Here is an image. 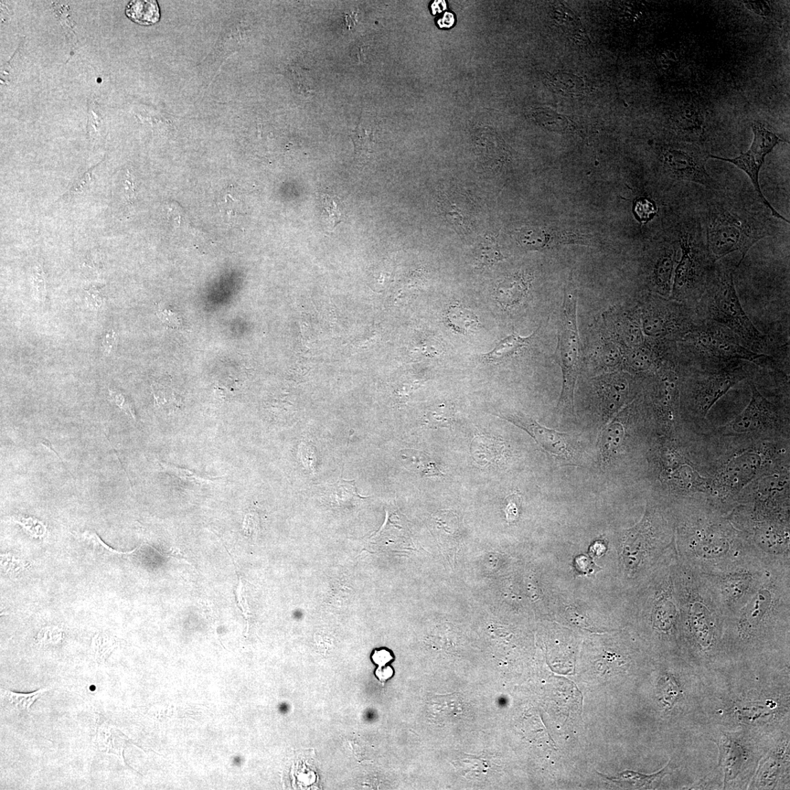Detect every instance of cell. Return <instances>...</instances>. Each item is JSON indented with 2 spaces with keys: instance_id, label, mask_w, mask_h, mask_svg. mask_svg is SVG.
I'll list each match as a JSON object with an SVG mask.
<instances>
[{
  "instance_id": "cell-43",
  "label": "cell",
  "mask_w": 790,
  "mask_h": 790,
  "mask_svg": "<svg viewBox=\"0 0 790 790\" xmlns=\"http://www.w3.org/2000/svg\"><path fill=\"white\" fill-rule=\"evenodd\" d=\"M432 12L433 14H441L446 9V3L445 1H435L431 5Z\"/></svg>"
},
{
  "instance_id": "cell-42",
  "label": "cell",
  "mask_w": 790,
  "mask_h": 790,
  "mask_svg": "<svg viewBox=\"0 0 790 790\" xmlns=\"http://www.w3.org/2000/svg\"><path fill=\"white\" fill-rule=\"evenodd\" d=\"M455 21L454 14L450 12H446L443 16L437 19V25H439L441 28H450L454 25Z\"/></svg>"
},
{
  "instance_id": "cell-27",
  "label": "cell",
  "mask_w": 790,
  "mask_h": 790,
  "mask_svg": "<svg viewBox=\"0 0 790 790\" xmlns=\"http://www.w3.org/2000/svg\"><path fill=\"white\" fill-rule=\"evenodd\" d=\"M164 469L170 473L174 474L181 480H185L186 482L194 483L199 485H204L212 483L211 479L205 476H202L199 474L191 471L188 468H179L175 466H170L165 463H162Z\"/></svg>"
},
{
  "instance_id": "cell-9",
  "label": "cell",
  "mask_w": 790,
  "mask_h": 790,
  "mask_svg": "<svg viewBox=\"0 0 790 790\" xmlns=\"http://www.w3.org/2000/svg\"><path fill=\"white\" fill-rule=\"evenodd\" d=\"M674 548L676 542L658 541L652 523L648 513H646L639 524L624 533L622 540V559L627 573L629 575H635L644 567L645 562L651 556L664 553Z\"/></svg>"
},
{
  "instance_id": "cell-17",
  "label": "cell",
  "mask_w": 790,
  "mask_h": 790,
  "mask_svg": "<svg viewBox=\"0 0 790 790\" xmlns=\"http://www.w3.org/2000/svg\"><path fill=\"white\" fill-rule=\"evenodd\" d=\"M535 336V333L528 337H522L514 332L498 341L495 348L489 353L483 355L482 359L487 363H496L509 359L528 346Z\"/></svg>"
},
{
  "instance_id": "cell-14",
  "label": "cell",
  "mask_w": 790,
  "mask_h": 790,
  "mask_svg": "<svg viewBox=\"0 0 790 790\" xmlns=\"http://www.w3.org/2000/svg\"><path fill=\"white\" fill-rule=\"evenodd\" d=\"M528 282L524 277H510L498 283L494 292L495 300L505 309L520 304L526 296Z\"/></svg>"
},
{
  "instance_id": "cell-16",
  "label": "cell",
  "mask_w": 790,
  "mask_h": 790,
  "mask_svg": "<svg viewBox=\"0 0 790 790\" xmlns=\"http://www.w3.org/2000/svg\"><path fill=\"white\" fill-rule=\"evenodd\" d=\"M445 321L454 332L463 335L474 333L481 327L477 316L472 309L461 304H454L448 307Z\"/></svg>"
},
{
  "instance_id": "cell-30",
  "label": "cell",
  "mask_w": 790,
  "mask_h": 790,
  "mask_svg": "<svg viewBox=\"0 0 790 790\" xmlns=\"http://www.w3.org/2000/svg\"><path fill=\"white\" fill-rule=\"evenodd\" d=\"M110 397L112 402H114L116 405H118V407L127 415L131 416L133 419L136 420L133 403L131 398L128 397L125 393L120 390L110 389Z\"/></svg>"
},
{
  "instance_id": "cell-12",
  "label": "cell",
  "mask_w": 790,
  "mask_h": 790,
  "mask_svg": "<svg viewBox=\"0 0 790 790\" xmlns=\"http://www.w3.org/2000/svg\"><path fill=\"white\" fill-rule=\"evenodd\" d=\"M752 399L747 408L733 422L732 426L736 432L743 433L757 430L760 426H765L774 422L776 418L774 405L767 401L750 383Z\"/></svg>"
},
{
  "instance_id": "cell-22",
  "label": "cell",
  "mask_w": 790,
  "mask_h": 790,
  "mask_svg": "<svg viewBox=\"0 0 790 790\" xmlns=\"http://www.w3.org/2000/svg\"><path fill=\"white\" fill-rule=\"evenodd\" d=\"M426 423L431 428H450L455 418L451 404L441 403L430 409L425 416Z\"/></svg>"
},
{
  "instance_id": "cell-19",
  "label": "cell",
  "mask_w": 790,
  "mask_h": 790,
  "mask_svg": "<svg viewBox=\"0 0 790 790\" xmlns=\"http://www.w3.org/2000/svg\"><path fill=\"white\" fill-rule=\"evenodd\" d=\"M403 465L411 471L421 474L422 476H436L444 475L431 458L423 452L418 450H404L400 453Z\"/></svg>"
},
{
  "instance_id": "cell-5",
  "label": "cell",
  "mask_w": 790,
  "mask_h": 790,
  "mask_svg": "<svg viewBox=\"0 0 790 790\" xmlns=\"http://www.w3.org/2000/svg\"><path fill=\"white\" fill-rule=\"evenodd\" d=\"M681 257L675 270L670 298L695 308L706 292L716 268L706 249L693 240L692 234H680L678 239Z\"/></svg>"
},
{
  "instance_id": "cell-36",
  "label": "cell",
  "mask_w": 790,
  "mask_h": 790,
  "mask_svg": "<svg viewBox=\"0 0 790 790\" xmlns=\"http://www.w3.org/2000/svg\"><path fill=\"white\" fill-rule=\"evenodd\" d=\"M743 4L751 12L759 16H767L771 13L770 5L767 2L745 1Z\"/></svg>"
},
{
  "instance_id": "cell-25",
  "label": "cell",
  "mask_w": 790,
  "mask_h": 790,
  "mask_svg": "<svg viewBox=\"0 0 790 790\" xmlns=\"http://www.w3.org/2000/svg\"><path fill=\"white\" fill-rule=\"evenodd\" d=\"M350 136L354 142L356 154L363 155L370 152L372 138L371 134L363 126L362 122H360L355 130L351 132Z\"/></svg>"
},
{
  "instance_id": "cell-15",
  "label": "cell",
  "mask_w": 790,
  "mask_h": 790,
  "mask_svg": "<svg viewBox=\"0 0 790 790\" xmlns=\"http://www.w3.org/2000/svg\"><path fill=\"white\" fill-rule=\"evenodd\" d=\"M502 442L484 435H476L470 446L474 461L481 466L497 463L504 450Z\"/></svg>"
},
{
  "instance_id": "cell-18",
  "label": "cell",
  "mask_w": 790,
  "mask_h": 790,
  "mask_svg": "<svg viewBox=\"0 0 790 790\" xmlns=\"http://www.w3.org/2000/svg\"><path fill=\"white\" fill-rule=\"evenodd\" d=\"M125 14L133 23L144 26L155 25L161 18L157 2L152 0L131 2L126 8Z\"/></svg>"
},
{
  "instance_id": "cell-26",
  "label": "cell",
  "mask_w": 790,
  "mask_h": 790,
  "mask_svg": "<svg viewBox=\"0 0 790 790\" xmlns=\"http://www.w3.org/2000/svg\"><path fill=\"white\" fill-rule=\"evenodd\" d=\"M157 315L162 323L169 328L179 329L183 325V317L179 309L173 306L159 305Z\"/></svg>"
},
{
  "instance_id": "cell-3",
  "label": "cell",
  "mask_w": 790,
  "mask_h": 790,
  "mask_svg": "<svg viewBox=\"0 0 790 790\" xmlns=\"http://www.w3.org/2000/svg\"><path fill=\"white\" fill-rule=\"evenodd\" d=\"M678 355L712 361L743 360L756 366L773 363L772 356L746 348L730 329L716 322L700 323L677 343Z\"/></svg>"
},
{
  "instance_id": "cell-2",
  "label": "cell",
  "mask_w": 790,
  "mask_h": 790,
  "mask_svg": "<svg viewBox=\"0 0 790 790\" xmlns=\"http://www.w3.org/2000/svg\"><path fill=\"white\" fill-rule=\"evenodd\" d=\"M733 272L716 265L706 290L696 307L697 315L702 321L728 328L746 348L765 355L769 348L768 339L746 314L735 290Z\"/></svg>"
},
{
  "instance_id": "cell-20",
  "label": "cell",
  "mask_w": 790,
  "mask_h": 790,
  "mask_svg": "<svg viewBox=\"0 0 790 790\" xmlns=\"http://www.w3.org/2000/svg\"><path fill=\"white\" fill-rule=\"evenodd\" d=\"M495 238L485 237L478 244L474 253L475 266L484 269L504 260Z\"/></svg>"
},
{
  "instance_id": "cell-13",
  "label": "cell",
  "mask_w": 790,
  "mask_h": 790,
  "mask_svg": "<svg viewBox=\"0 0 790 790\" xmlns=\"http://www.w3.org/2000/svg\"><path fill=\"white\" fill-rule=\"evenodd\" d=\"M324 497L328 505L335 508L348 507L368 498L358 494L355 479L343 478L339 479L334 484L328 485Z\"/></svg>"
},
{
  "instance_id": "cell-29",
  "label": "cell",
  "mask_w": 790,
  "mask_h": 790,
  "mask_svg": "<svg viewBox=\"0 0 790 790\" xmlns=\"http://www.w3.org/2000/svg\"><path fill=\"white\" fill-rule=\"evenodd\" d=\"M622 432V428L620 425L615 424L607 426L602 435V450L603 455L609 454L612 448L616 447L621 439V435L623 434Z\"/></svg>"
},
{
  "instance_id": "cell-11",
  "label": "cell",
  "mask_w": 790,
  "mask_h": 790,
  "mask_svg": "<svg viewBox=\"0 0 790 790\" xmlns=\"http://www.w3.org/2000/svg\"><path fill=\"white\" fill-rule=\"evenodd\" d=\"M768 154H770V153L766 151V149L753 142L748 151L741 153L738 157L724 158L709 155V158L720 160L722 162L730 163L742 170L751 179L758 197L760 198V200L766 208L771 212L772 216L776 219L789 223V221L784 218L780 213L778 212L765 198L761 188L759 175L765 157Z\"/></svg>"
},
{
  "instance_id": "cell-4",
  "label": "cell",
  "mask_w": 790,
  "mask_h": 790,
  "mask_svg": "<svg viewBox=\"0 0 790 790\" xmlns=\"http://www.w3.org/2000/svg\"><path fill=\"white\" fill-rule=\"evenodd\" d=\"M578 296L565 293L555 354L563 374V387L557 411L574 415V389L581 369V340L578 324Z\"/></svg>"
},
{
  "instance_id": "cell-8",
  "label": "cell",
  "mask_w": 790,
  "mask_h": 790,
  "mask_svg": "<svg viewBox=\"0 0 790 790\" xmlns=\"http://www.w3.org/2000/svg\"><path fill=\"white\" fill-rule=\"evenodd\" d=\"M496 416L527 432L552 461L561 465H571L578 460L581 447L575 436L548 429L522 413Z\"/></svg>"
},
{
  "instance_id": "cell-23",
  "label": "cell",
  "mask_w": 790,
  "mask_h": 790,
  "mask_svg": "<svg viewBox=\"0 0 790 790\" xmlns=\"http://www.w3.org/2000/svg\"><path fill=\"white\" fill-rule=\"evenodd\" d=\"M153 390L155 403L158 407L169 411H173L179 408L180 400L178 399L173 388L155 383L153 386Z\"/></svg>"
},
{
  "instance_id": "cell-34",
  "label": "cell",
  "mask_w": 790,
  "mask_h": 790,
  "mask_svg": "<svg viewBox=\"0 0 790 790\" xmlns=\"http://www.w3.org/2000/svg\"><path fill=\"white\" fill-rule=\"evenodd\" d=\"M121 196L127 205L132 206L135 199V184L134 179L130 175H127L123 179H121Z\"/></svg>"
},
{
  "instance_id": "cell-37",
  "label": "cell",
  "mask_w": 790,
  "mask_h": 790,
  "mask_svg": "<svg viewBox=\"0 0 790 790\" xmlns=\"http://www.w3.org/2000/svg\"><path fill=\"white\" fill-rule=\"evenodd\" d=\"M372 659L373 663L378 665L379 667L386 666L393 659V656L390 650L387 649H377L373 651L372 654Z\"/></svg>"
},
{
  "instance_id": "cell-6",
  "label": "cell",
  "mask_w": 790,
  "mask_h": 790,
  "mask_svg": "<svg viewBox=\"0 0 790 790\" xmlns=\"http://www.w3.org/2000/svg\"><path fill=\"white\" fill-rule=\"evenodd\" d=\"M773 561L756 558L724 571L702 572L717 594L726 617L733 615L750 599L768 564Z\"/></svg>"
},
{
  "instance_id": "cell-28",
  "label": "cell",
  "mask_w": 790,
  "mask_h": 790,
  "mask_svg": "<svg viewBox=\"0 0 790 790\" xmlns=\"http://www.w3.org/2000/svg\"><path fill=\"white\" fill-rule=\"evenodd\" d=\"M546 235L537 229H526L520 235V242L525 246L531 249H541L547 244Z\"/></svg>"
},
{
  "instance_id": "cell-21",
  "label": "cell",
  "mask_w": 790,
  "mask_h": 790,
  "mask_svg": "<svg viewBox=\"0 0 790 790\" xmlns=\"http://www.w3.org/2000/svg\"><path fill=\"white\" fill-rule=\"evenodd\" d=\"M48 690L49 689H42L28 693L5 690L2 693V699L5 706H8L9 709L18 713H23L28 711L36 701L42 696V693Z\"/></svg>"
},
{
  "instance_id": "cell-24",
  "label": "cell",
  "mask_w": 790,
  "mask_h": 790,
  "mask_svg": "<svg viewBox=\"0 0 790 790\" xmlns=\"http://www.w3.org/2000/svg\"><path fill=\"white\" fill-rule=\"evenodd\" d=\"M30 280L34 296L39 302H45L47 296L46 275L42 264L37 263L31 269Z\"/></svg>"
},
{
  "instance_id": "cell-35",
  "label": "cell",
  "mask_w": 790,
  "mask_h": 790,
  "mask_svg": "<svg viewBox=\"0 0 790 790\" xmlns=\"http://www.w3.org/2000/svg\"><path fill=\"white\" fill-rule=\"evenodd\" d=\"M507 501L505 512L507 520L509 522H514L518 518L520 497L516 494L511 495L507 498Z\"/></svg>"
},
{
  "instance_id": "cell-39",
  "label": "cell",
  "mask_w": 790,
  "mask_h": 790,
  "mask_svg": "<svg viewBox=\"0 0 790 790\" xmlns=\"http://www.w3.org/2000/svg\"><path fill=\"white\" fill-rule=\"evenodd\" d=\"M116 340V335L114 331L106 333L102 342V348L105 355H110L114 350Z\"/></svg>"
},
{
  "instance_id": "cell-31",
  "label": "cell",
  "mask_w": 790,
  "mask_h": 790,
  "mask_svg": "<svg viewBox=\"0 0 790 790\" xmlns=\"http://www.w3.org/2000/svg\"><path fill=\"white\" fill-rule=\"evenodd\" d=\"M322 201L327 221L331 224V226L333 227V229H334L341 222L340 211L334 199L329 195H323Z\"/></svg>"
},
{
  "instance_id": "cell-7",
  "label": "cell",
  "mask_w": 790,
  "mask_h": 790,
  "mask_svg": "<svg viewBox=\"0 0 790 790\" xmlns=\"http://www.w3.org/2000/svg\"><path fill=\"white\" fill-rule=\"evenodd\" d=\"M644 323L650 336L678 343L702 321L696 309L671 300L654 298L646 303Z\"/></svg>"
},
{
  "instance_id": "cell-38",
  "label": "cell",
  "mask_w": 790,
  "mask_h": 790,
  "mask_svg": "<svg viewBox=\"0 0 790 790\" xmlns=\"http://www.w3.org/2000/svg\"><path fill=\"white\" fill-rule=\"evenodd\" d=\"M237 596H238V602L239 604L238 605L241 608V610L243 612V614L245 617V619H246V620L249 621V617H250L249 616V612H250L249 607L248 605L246 597H245L244 585L242 584V580L240 578L239 584H238V589H237Z\"/></svg>"
},
{
  "instance_id": "cell-33",
  "label": "cell",
  "mask_w": 790,
  "mask_h": 790,
  "mask_svg": "<svg viewBox=\"0 0 790 790\" xmlns=\"http://www.w3.org/2000/svg\"><path fill=\"white\" fill-rule=\"evenodd\" d=\"M656 208L648 199H640L636 203L635 213L639 219L641 221H646L653 217L655 214Z\"/></svg>"
},
{
  "instance_id": "cell-10",
  "label": "cell",
  "mask_w": 790,
  "mask_h": 790,
  "mask_svg": "<svg viewBox=\"0 0 790 790\" xmlns=\"http://www.w3.org/2000/svg\"><path fill=\"white\" fill-rule=\"evenodd\" d=\"M709 155L691 145L675 144L665 149L663 162L666 173L675 181H686L709 188L717 187L706 170Z\"/></svg>"
},
{
  "instance_id": "cell-32",
  "label": "cell",
  "mask_w": 790,
  "mask_h": 790,
  "mask_svg": "<svg viewBox=\"0 0 790 790\" xmlns=\"http://www.w3.org/2000/svg\"><path fill=\"white\" fill-rule=\"evenodd\" d=\"M94 179L92 170H90L75 181L67 193L63 196L71 197L84 193L93 183Z\"/></svg>"
},
{
  "instance_id": "cell-41",
  "label": "cell",
  "mask_w": 790,
  "mask_h": 790,
  "mask_svg": "<svg viewBox=\"0 0 790 790\" xmlns=\"http://www.w3.org/2000/svg\"><path fill=\"white\" fill-rule=\"evenodd\" d=\"M394 675V670L390 666L379 667L376 671V676L381 682H386Z\"/></svg>"
},
{
  "instance_id": "cell-1",
  "label": "cell",
  "mask_w": 790,
  "mask_h": 790,
  "mask_svg": "<svg viewBox=\"0 0 790 790\" xmlns=\"http://www.w3.org/2000/svg\"><path fill=\"white\" fill-rule=\"evenodd\" d=\"M706 225V249L710 259L717 263L739 252L741 259L736 268L756 242L774 233L769 220L761 213L728 201L709 209Z\"/></svg>"
},
{
  "instance_id": "cell-40",
  "label": "cell",
  "mask_w": 790,
  "mask_h": 790,
  "mask_svg": "<svg viewBox=\"0 0 790 790\" xmlns=\"http://www.w3.org/2000/svg\"><path fill=\"white\" fill-rule=\"evenodd\" d=\"M86 292L88 294V298L92 305L97 307L102 305V292L99 288L96 286H91L89 290H86Z\"/></svg>"
}]
</instances>
